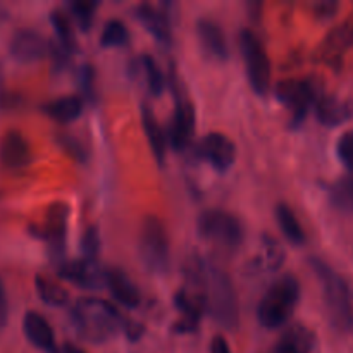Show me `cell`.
<instances>
[{"label": "cell", "instance_id": "6da1fadb", "mask_svg": "<svg viewBox=\"0 0 353 353\" xmlns=\"http://www.w3.org/2000/svg\"><path fill=\"white\" fill-rule=\"evenodd\" d=\"M200 285L205 296L207 314L224 330H236L240 324V302L230 276L221 268L199 259L196 264Z\"/></svg>", "mask_w": 353, "mask_h": 353}, {"label": "cell", "instance_id": "7a4b0ae2", "mask_svg": "<svg viewBox=\"0 0 353 353\" xmlns=\"http://www.w3.org/2000/svg\"><path fill=\"white\" fill-rule=\"evenodd\" d=\"M71 323L79 338L90 343H103L119 330L124 331V319L116 305L102 299H81L72 305Z\"/></svg>", "mask_w": 353, "mask_h": 353}, {"label": "cell", "instance_id": "3957f363", "mask_svg": "<svg viewBox=\"0 0 353 353\" xmlns=\"http://www.w3.org/2000/svg\"><path fill=\"white\" fill-rule=\"evenodd\" d=\"M300 283L293 274L276 279L257 305V319L265 330H279L292 319L300 302Z\"/></svg>", "mask_w": 353, "mask_h": 353}, {"label": "cell", "instance_id": "277c9868", "mask_svg": "<svg viewBox=\"0 0 353 353\" xmlns=\"http://www.w3.org/2000/svg\"><path fill=\"white\" fill-rule=\"evenodd\" d=\"M310 268L314 269L323 286L324 303H326L331 324L340 331H352L353 299L348 283L321 259H310Z\"/></svg>", "mask_w": 353, "mask_h": 353}, {"label": "cell", "instance_id": "5b68a950", "mask_svg": "<svg viewBox=\"0 0 353 353\" xmlns=\"http://www.w3.org/2000/svg\"><path fill=\"white\" fill-rule=\"evenodd\" d=\"M138 255L141 264L152 274H164L171 264L169 238L162 221L155 216H147L141 223L138 236Z\"/></svg>", "mask_w": 353, "mask_h": 353}, {"label": "cell", "instance_id": "8992f818", "mask_svg": "<svg viewBox=\"0 0 353 353\" xmlns=\"http://www.w3.org/2000/svg\"><path fill=\"white\" fill-rule=\"evenodd\" d=\"M240 50L252 90L259 97L268 95L271 90V62L261 38L248 28L241 30L240 33Z\"/></svg>", "mask_w": 353, "mask_h": 353}, {"label": "cell", "instance_id": "52a82bcc", "mask_svg": "<svg viewBox=\"0 0 353 353\" xmlns=\"http://www.w3.org/2000/svg\"><path fill=\"white\" fill-rule=\"evenodd\" d=\"M196 230L203 240L231 248V250L243 243V226L233 214L226 212V210H203L196 221Z\"/></svg>", "mask_w": 353, "mask_h": 353}, {"label": "cell", "instance_id": "ba28073f", "mask_svg": "<svg viewBox=\"0 0 353 353\" xmlns=\"http://www.w3.org/2000/svg\"><path fill=\"white\" fill-rule=\"evenodd\" d=\"M274 95L283 105L292 110V126H300L305 121L307 114L316 107L321 99L319 86L312 79H285L278 83Z\"/></svg>", "mask_w": 353, "mask_h": 353}, {"label": "cell", "instance_id": "9c48e42d", "mask_svg": "<svg viewBox=\"0 0 353 353\" xmlns=\"http://www.w3.org/2000/svg\"><path fill=\"white\" fill-rule=\"evenodd\" d=\"M171 81L176 107L174 114H172L171 124H169L168 140L174 150L183 152L188 148L190 141H192L193 138V133H195V109H193V103L183 95L181 85H179L178 79H176L174 71H171Z\"/></svg>", "mask_w": 353, "mask_h": 353}, {"label": "cell", "instance_id": "30bf717a", "mask_svg": "<svg viewBox=\"0 0 353 353\" xmlns=\"http://www.w3.org/2000/svg\"><path fill=\"white\" fill-rule=\"evenodd\" d=\"M68 217L69 207L62 202L52 203L45 217V226L40 236L47 241L52 261L57 265L64 262L65 238H68Z\"/></svg>", "mask_w": 353, "mask_h": 353}, {"label": "cell", "instance_id": "8fae6325", "mask_svg": "<svg viewBox=\"0 0 353 353\" xmlns=\"http://www.w3.org/2000/svg\"><path fill=\"white\" fill-rule=\"evenodd\" d=\"M195 155L200 161L212 165L216 171L226 172L236 161V147L223 133H209L196 143Z\"/></svg>", "mask_w": 353, "mask_h": 353}, {"label": "cell", "instance_id": "7c38bea8", "mask_svg": "<svg viewBox=\"0 0 353 353\" xmlns=\"http://www.w3.org/2000/svg\"><path fill=\"white\" fill-rule=\"evenodd\" d=\"M57 272L62 279L83 290H100L105 285V271L97 261H88V259L64 261L59 265Z\"/></svg>", "mask_w": 353, "mask_h": 353}, {"label": "cell", "instance_id": "4fadbf2b", "mask_svg": "<svg viewBox=\"0 0 353 353\" xmlns=\"http://www.w3.org/2000/svg\"><path fill=\"white\" fill-rule=\"evenodd\" d=\"M9 52L14 61L21 64H30V62H37L50 55V41L38 31L24 28L14 33Z\"/></svg>", "mask_w": 353, "mask_h": 353}, {"label": "cell", "instance_id": "5bb4252c", "mask_svg": "<svg viewBox=\"0 0 353 353\" xmlns=\"http://www.w3.org/2000/svg\"><path fill=\"white\" fill-rule=\"evenodd\" d=\"M196 37H199L200 47L207 57L217 62H224L230 59L226 34H224L219 23L207 19V17L199 19L196 21Z\"/></svg>", "mask_w": 353, "mask_h": 353}, {"label": "cell", "instance_id": "9a60e30c", "mask_svg": "<svg viewBox=\"0 0 353 353\" xmlns=\"http://www.w3.org/2000/svg\"><path fill=\"white\" fill-rule=\"evenodd\" d=\"M134 16L145 26L148 33L154 34L161 43L171 45L172 30H171V16L168 10L162 7L150 6V3H140L134 7Z\"/></svg>", "mask_w": 353, "mask_h": 353}, {"label": "cell", "instance_id": "2e32d148", "mask_svg": "<svg viewBox=\"0 0 353 353\" xmlns=\"http://www.w3.org/2000/svg\"><path fill=\"white\" fill-rule=\"evenodd\" d=\"M23 331L24 336L28 338V341H30L34 348H38V350L45 353L57 352L54 330H52L50 323H48L40 312L30 310V312L24 314Z\"/></svg>", "mask_w": 353, "mask_h": 353}, {"label": "cell", "instance_id": "e0dca14e", "mask_svg": "<svg viewBox=\"0 0 353 353\" xmlns=\"http://www.w3.org/2000/svg\"><path fill=\"white\" fill-rule=\"evenodd\" d=\"M105 286L109 288L110 295L119 305L126 309H138L141 303L140 290L137 288L133 281L128 278L124 271L117 268H110L105 271Z\"/></svg>", "mask_w": 353, "mask_h": 353}, {"label": "cell", "instance_id": "ac0fdd59", "mask_svg": "<svg viewBox=\"0 0 353 353\" xmlns=\"http://www.w3.org/2000/svg\"><path fill=\"white\" fill-rule=\"evenodd\" d=\"M0 161L9 169H23L31 162V148L23 133L7 131L0 143Z\"/></svg>", "mask_w": 353, "mask_h": 353}, {"label": "cell", "instance_id": "d6986e66", "mask_svg": "<svg viewBox=\"0 0 353 353\" xmlns=\"http://www.w3.org/2000/svg\"><path fill=\"white\" fill-rule=\"evenodd\" d=\"M319 345H317V336L314 331L303 324H292L288 330L281 334L278 345H276V353H317Z\"/></svg>", "mask_w": 353, "mask_h": 353}, {"label": "cell", "instance_id": "ffe728a7", "mask_svg": "<svg viewBox=\"0 0 353 353\" xmlns=\"http://www.w3.org/2000/svg\"><path fill=\"white\" fill-rule=\"evenodd\" d=\"M316 116L321 124L334 128L350 119L353 116V107L350 102L340 100L338 97L321 95V99L316 103Z\"/></svg>", "mask_w": 353, "mask_h": 353}, {"label": "cell", "instance_id": "44dd1931", "mask_svg": "<svg viewBox=\"0 0 353 353\" xmlns=\"http://www.w3.org/2000/svg\"><path fill=\"white\" fill-rule=\"evenodd\" d=\"M141 123H143V131L147 134L148 145H150L154 157L159 164H164L165 161V133L162 131L161 124H159L157 117H155L154 110L148 105H141Z\"/></svg>", "mask_w": 353, "mask_h": 353}, {"label": "cell", "instance_id": "7402d4cb", "mask_svg": "<svg viewBox=\"0 0 353 353\" xmlns=\"http://www.w3.org/2000/svg\"><path fill=\"white\" fill-rule=\"evenodd\" d=\"M41 109L57 123L68 124L78 119L83 114V100L79 97H62V99L45 103Z\"/></svg>", "mask_w": 353, "mask_h": 353}, {"label": "cell", "instance_id": "603a6c76", "mask_svg": "<svg viewBox=\"0 0 353 353\" xmlns=\"http://www.w3.org/2000/svg\"><path fill=\"white\" fill-rule=\"evenodd\" d=\"M276 219H278L279 230L283 231V234H285L290 243L296 245V247L305 243V231H303L302 224L299 223V217L295 216L292 207L286 205V203H279L276 207Z\"/></svg>", "mask_w": 353, "mask_h": 353}, {"label": "cell", "instance_id": "cb8c5ba5", "mask_svg": "<svg viewBox=\"0 0 353 353\" xmlns=\"http://www.w3.org/2000/svg\"><path fill=\"white\" fill-rule=\"evenodd\" d=\"M34 286H37L38 296H40V300L45 303V305H50V307L68 305L69 293L65 292L61 285L52 281V279L38 274L37 279H34Z\"/></svg>", "mask_w": 353, "mask_h": 353}, {"label": "cell", "instance_id": "d4e9b609", "mask_svg": "<svg viewBox=\"0 0 353 353\" xmlns=\"http://www.w3.org/2000/svg\"><path fill=\"white\" fill-rule=\"evenodd\" d=\"M330 200L334 209L353 214V174L343 176L331 186Z\"/></svg>", "mask_w": 353, "mask_h": 353}, {"label": "cell", "instance_id": "484cf974", "mask_svg": "<svg viewBox=\"0 0 353 353\" xmlns=\"http://www.w3.org/2000/svg\"><path fill=\"white\" fill-rule=\"evenodd\" d=\"M50 23L55 30V37H57V43L62 45L68 52L76 50V34L71 28V21H69L68 14L62 10H52L50 14Z\"/></svg>", "mask_w": 353, "mask_h": 353}, {"label": "cell", "instance_id": "4316f807", "mask_svg": "<svg viewBox=\"0 0 353 353\" xmlns=\"http://www.w3.org/2000/svg\"><path fill=\"white\" fill-rule=\"evenodd\" d=\"M128 43H130V31H128L126 24L119 19L107 21L102 34H100V45L103 48H116L124 47Z\"/></svg>", "mask_w": 353, "mask_h": 353}, {"label": "cell", "instance_id": "83f0119b", "mask_svg": "<svg viewBox=\"0 0 353 353\" xmlns=\"http://www.w3.org/2000/svg\"><path fill=\"white\" fill-rule=\"evenodd\" d=\"M283 261H285V250H283V247L278 243V240L265 234L262 238V259L259 262L261 268L271 272L278 271L283 265Z\"/></svg>", "mask_w": 353, "mask_h": 353}, {"label": "cell", "instance_id": "f1b7e54d", "mask_svg": "<svg viewBox=\"0 0 353 353\" xmlns=\"http://www.w3.org/2000/svg\"><path fill=\"white\" fill-rule=\"evenodd\" d=\"M140 64H141V69H143L145 76H147V85L152 95L154 97L162 95V92L165 90V76L164 72L161 71L157 62H155V59L152 57V55L143 54L140 57Z\"/></svg>", "mask_w": 353, "mask_h": 353}, {"label": "cell", "instance_id": "f546056e", "mask_svg": "<svg viewBox=\"0 0 353 353\" xmlns=\"http://www.w3.org/2000/svg\"><path fill=\"white\" fill-rule=\"evenodd\" d=\"M99 3L92 2V0H76L69 6L71 14L74 16V19L78 21L79 28L83 31H88L93 24V14H95Z\"/></svg>", "mask_w": 353, "mask_h": 353}, {"label": "cell", "instance_id": "4dcf8cb0", "mask_svg": "<svg viewBox=\"0 0 353 353\" xmlns=\"http://www.w3.org/2000/svg\"><path fill=\"white\" fill-rule=\"evenodd\" d=\"M57 143L61 145L62 150L68 155H71L74 161L86 164L88 162V150H86L85 145L78 140L72 134H57Z\"/></svg>", "mask_w": 353, "mask_h": 353}, {"label": "cell", "instance_id": "1f68e13d", "mask_svg": "<svg viewBox=\"0 0 353 353\" xmlns=\"http://www.w3.org/2000/svg\"><path fill=\"white\" fill-rule=\"evenodd\" d=\"M81 250H83V259H88V261H97L100 254V233L97 226H90L85 231L81 238Z\"/></svg>", "mask_w": 353, "mask_h": 353}, {"label": "cell", "instance_id": "d6a6232c", "mask_svg": "<svg viewBox=\"0 0 353 353\" xmlns=\"http://www.w3.org/2000/svg\"><path fill=\"white\" fill-rule=\"evenodd\" d=\"M79 90H81L83 97L86 100H93L95 97V69L93 65L85 64L78 69V76H76Z\"/></svg>", "mask_w": 353, "mask_h": 353}, {"label": "cell", "instance_id": "836d02e7", "mask_svg": "<svg viewBox=\"0 0 353 353\" xmlns=\"http://www.w3.org/2000/svg\"><path fill=\"white\" fill-rule=\"evenodd\" d=\"M336 152L340 161L347 165L348 171L353 172V130L341 134L336 145Z\"/></svg>", "mask_w": 353, "mask_h": 353}, {"label": "cell", "instance_id": "e575fe53", "mask_svg": "<svg viewBox=\"0 0 353 353\" xmlns=\"http://www.w3.org/2000/svg\"><path fill=\"white\" fill-rule=\"evenodd\" d=\"M50 57H52V62H54L55 71H62V69L69 64L71 52H68L62 45H59L57 41H54V43H50Z\"/></svg>", "mask_w": 353, "mask_h": 353}, {"label": "cell", "instance_id": "d590c367", "mask_svg": "<svg viewBox=\"0 0 353 353\" xmlns=\"http://www.w3.org/2000/svg\"><path fill=\"white\" fill-rule=\"evenodd\" d=\"M338 9V3L336 2H317L314 3L312 10L316 14V17L319 19H330V17L334 16Z\"/></svg>", "mask_w": 353, "mask_h": 353}, {"label": "cell", "instance_id": "8d00e7d4", "mask_svg": "<svg viewBox=\"0 0 353 353\" xmlns=\"http://www.w3.org/2000/svg\"><path fill=\"white\" fill-rule=\"evenodd\" d=\"M7 321H9V302H7V293L3 288V283L0 279V330L6 327Z\"/></svg>", "mask_w": 353, "mask_h": 353}, {"label": "cell", "instance_id": "74e56055", "mask_svg": "<svg viewBox=\"0 0 353 353\" xmlns=\"http://www.w3.org/2000/svg\"><path fill=\"white\" fill-rule=\"evenodd\" d=\"M210 353H231L230 345H228L224 336H214L212 343H210Z\"/></svg>", "mask_w": 353, "mask_h": 353}, {"label": "cell", "instance_id": "f35d334b", "mask_svg": "<svg viewBox=\"0 0 353 353\" xmlns=\"http://www.w3.org/2000/svg\"><path fill=\"white\" fill-rule=\"evenodd\" d=\"M55 353H88V352H85L83 348L74 347V345H71V343H64L62 347L57 348V352Z\"/></svg>", "mask_w": 353, "mask_h": 353}]
</instances>
